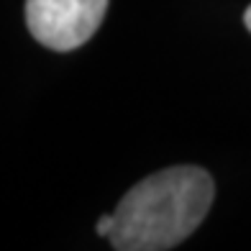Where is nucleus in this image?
Instances as JSON below:
<instances>
[{"label":"nucleus","instance_id":"obj_1","mask_svg":"<svg viewBox=\"0 0 251 251\" xmlns=\"http://www.w3.org/2000/svg\"><path fill=\"white\" fill-rule=\"evenodd\" d=\"M215 198L213 177L200 167H169L144 177L113 213L110 246L118 251H167L205 221Z\"/></svg>","mask_w":251,"mask_h":251},{"label":"nucleus","instance_id":"obj_2","mask_svg":"<svg viewBox=\"0 0 251 251\" xmlns=\"http://www.w3.org/2000/svg\"><path fill=\"white\" fill-rule=\"evenodd\" d=\"M110 0H26L31 36L51 51H72L93 39Z\"/></svg>","mask_w":251,"mask_h":251},{"label":"nucleus","instance_id":"obj_3","mask_svg":"<svg viewBox=\"0 0 251 251\" xmlns=\"http://www.w3.org/2000/svg\"><path fill=\"white\" fill-rule=\"evenodd\" d=\"M95 233L102 238H110L113 233V215H100L98 223H95Z\"/></svg>","mask_w":251,"mask_h":251},{"label":"nucleus","instance_id":"obj_4","mask_svg":"<svg viewBox=\"0 0 251 251\" xmlns=\"http://www.w3.org/2000/svg\"><path fill=\"white\" fill-rule=\"evenodd\" d=\"M244 24H246V28L251 31V5L246 8V13H244Z\"/></svg>","mask_w":251,"mask_h":251}]
</instances>
